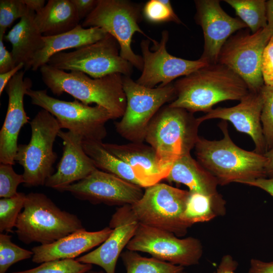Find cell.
Segmentation results:
<instances>
[{"label": "cell", "instance_id": "obj_34", "mask_svg": "<svg viewBox=\"0 0 273 273\" xmlns=\"http://www.w3.org/2000/svg\"><path fill=\"white\" fill-rule=\"evenodd\" d=\"M143 13L146 19L152 23L173 22L177 24L182 23L175 13L170 1H149L144 6Z\"/></svg>", "mask_w": 273, "mask_h": 273}, {"label": "cell", "instance_id": "obj_11", "mask_svg": "<svg viewBox=\"0 0 273 273\" xmlns=\"http://www.w3.org/2000/svg\"><path fill=\"white\" fill-rule=\"evenodd\" d=\"M48 64L64 71H80L94 78L113 73L130 76L133 67L120 56L117 40L109 33L102 39L75 51L55 54Z\"/></svg>", "mask_w": 273, "mask_h": 273}, {"label": "cell", "instance_id": "obj_20", "mask_svg": "<svg viewBox=\"0 0 273 273\" xmlns=\"http://www.w3.org/2000/svg\"><path fill=\"white\" fill-rule=\"evenodd\" d=\"M62 140L63 154L57 170L46 180L45 186L60 191L78 182L98 169L82 147L83 138L72 132L59 131Z\"/></svg>", "mask_w": 273, "mask_h": 273}, {"label": "cell", "instance_id": "obj_14", "mask_svg": "<svg viewBox=\"0 0 273 273\" xmlns=\"http://www.w3.org/2000/svg\"><path fill=\"white\" fill-rule=\"evenodd\" d=\"M168 38V31H163L160 41L154 44V51L150 50V40L141 41L143 68L137 83L149 88L155 87L158 83L159 86H165L176 78L187 76L209 64L201 58L189 60L170 54L166 50Z\"/></svg>", "mask_w": 273, "mask_h": 273}, {"label": "cell", "instance_id": "obj_42", "mask_svg": "<svg viewBox=\"0 0 273 273\" xmlns=\"http://www.w3.org/2000/svg\"><path fill=\"white\" fill-rule=\"evenodd\" d=\"M248 273H273V262L252 259Z\"/></svg>", "mask_w": 273, "mask_h": 273}, {"label": "cell", "instance_id": "obj_28", "mask_svg": "<svg viewBox=\"0 0 273 273\" xmlns=\"http://www.w3.org/2000/svg\"><path fill=\"white\" fill-rule=\"evenodd\" d=\"M225 201L221 195L210 197L190 192L184 212V220L190 227L196 223L209 221L225 213Z\"/></svg>", "mask_w": 273, "mask_h": 273}, {"label": "cell", "instance_id": "obj_46", "mask_svg": "<svg viewBox=\"0 0 273 273\" xmlns=\"http://www.w3.org/2000/svg\"><path fill=\"white\" fill-rule=\"evenodd\" d=\"M29 10L35 13L41 11L45 6L44 0H23Z\"/></svg>", "mask_w": 273, "mask_h": 273}, {"label": "cell", "instance_id": "obj_19", "mask_svg": "<svg viewBox=\"0 0 273 273\" xmlns=\"http://www.w3.org/2000/svg\"><path fill=\"white\" fill-rule=\"evenodd\" d=\"M262 104L260 91H250L238 105L228 108H212L198 119L201 123L215 118L231 122L238 131L252 138L255 145L254 152L263 155L267 149L261 122Z\"/></svg>", "mask_w": 273, "mask_h": 273}, {"label": "cell", "instance_id": "obj_25", "mask_svg": "<svg viewBox=\"0 0 273 273\" xmlns=\"http://www.w3.org/2000/svg\"><path fill=\"white\" fill-rule=\"evenodd\" d=\"M165 179L184 184L191 192L210 197L221 195L217 191V179L192 158L190 153L180 156L174 162Z\"/></svg>", "mask_w": 273, "mask_h": 273}, {"label": "cell", "instance_id": "obj_5", "mask_svg": "<svg viewBox=\"0 0 273 273\" xmlns=\"http://www.w3.org/2000/svg\"><path fill=\"white\" fill-rule=\"evenodd\" d=\"M15 232L25 244H48L74 232L84 229L75 214L59 208L48 196L40 193L26 195L18 218Z\"/></svg>", "mask_w": 273, "mask_h": 273}, {"label": "cell", "instance_id": "obj_4", "mask_svg": "<svg viewBox=\"0 0 273 273\" xmlns=\"http://www.w3.org/2000/svg\"><path fill=\"white\" fill-rule=\"evenodd\" d=\"M201 123L193 113L169 105L162 107L151 121L145 141L155 150L159 165L167 176L174 162L195 148Z\"/></svg>", "mask_w": 273, "mask_h": 273}, {"label": "cell", "instance_id": "obj_3", "mask_svg": "<svg viewBox=\"0 0 273 273\" xmlns=\"http://www.w3.org/2000/svg\"><path fill=\"white\" fill-rule=\"evenodd\" d=\"M45 85L57 96L66 93L83 104L106 109L115 119L122 118L126 106L123 75L113 73L94 78L78 71L67 72L48 64L39 68Z\"/></svg>", "mask_w": 273, "mask_h": 273}, {"label": "cell", "instance_id": "obj_35", "mask_svg": "<svg viewBox=\"0 0 273 273\" xmlns=\"http://www.w3.org/2000/svg\"><path fill=\"white\" fill-rule=\"evenodd\" d=\"M260 91L263 99L261 122L267 151L273 146V85H264Z\"/></svg>", "mask_w": 273, "mask_h": 273}, {"label": "cell", "instance_id": "obj_40", "mask_svg": "<svg viewBox=\"0 0 273 273\" xmlns=\"http://www.w3.org/2000/svg\"><path fill=\"white\" fill-rule=\"evenodd\" d=\"M78 18L80 20L85 19L96 8L98 0H71Z\"/></svg>", "mask_w": 273, "mask_h": 273}, {"label": "cell", "instance_id": "obj_36", "mask_svg": "<svg viewBox=\"0 0 273 273\" xmlns=\"http://www.w3.org/2000/svg\"><path fill=\"white\" fill-rule=\"evenodd\" d=\"M29 12L23 0L0 1V35H5L8 28Z\"/></svg>", "mask_w": 273, "mask_h": 273}, {"label": "cell", "instance_id": "obj_24", "mask_svg": "<svg viewBox=\"0 0 273 273\" xmlns=\"http://www.w3.org/2000/svg\"><path fill=\"white\" fill-rule=\"evenodd\" d=\"M35 14L29 10L4 36L5 40L12 44L11 53L15 65L23 63L25 71L29 69L34 55L42 48L44 43L43 35L35 22Z\"/></svg>", "mask_w": 273, "mask_h": 273}, {"label": "cell", "instance_id": "obj_37", "mask_svg": "<svg viewBox=\"0 0 273 273\" xmlns=\"http://www.w3.org/2000/svg\"><path fill=\"white\" fill-rule=\"evenodd\" d=\"M24 183L23 174L17 173L12 165L1 163L0 164V197L10 198L17 194L18 186Z\"/></svg>", "mask_w": 273, "mask_h": 273}, {"label": "cell", "instance_id": "obj_15", "mask_svg": "<svg viewBox=\"0 0 273 273\" xmlns=\"http://www.w3.org/2000/svg\"><path fill=\"white\" fill-rule=\"evenodd\" d=\"M60 192H69L75 197L94 204L120 207L134 204L144 193L141 187L98 169Z\"/></svg>", "mask_w": 273, "mask_h": 273}, {"label": "cell", "instance_id": "obj_12", "mask_svg": "<svg viewBox=\"0 0 273 273\" xmlns=\"http://www.w3.org/2000/svg\"><path fill=\"white\" fill-rule=\"evenodd\" d=\"M271 37L267 26L254 33L239 30L223 46L217 63L239 75L250 92H258L264 85L261 73L263 53Z\"/></svg>", "mask_w": 273, "mask_h": 273}, {"label": "cell", "instance_id": "obj_27", "mask_svg": "<svg viewBox=\"0 0 273 273\" xmlns=\"http://www.w3.org/2000/svg\"><path fill=\"white\" fill-rule=\"evenodd\" d=\"M102 142L83 140L82 147L99 170L114 174L127 181L141 186L131 167L108 152Z\"/></svg>", "mask_w": 273, "mask_h": 273}, {"label": "cell", "instance_id": "obj_39", "mask_svg": "<svg viewBox=\"0 0 273 273\" xmlns=\"http://www.w3.org/2000/svg\"><path fill=\"white\" fill-rule=\"evenodd\" d=\"M4 36L0 35V74L8 72L16 66L11 53L4 44Z\"/></svg>", "mask_w": 273, "mask_h": 273}, {"label": "cell", "instance_id": "obj_10", "mask_svg": "<svg viewBox=\"0 0 273 273\" xmlns=\"http://www.w3.org/2000/svg\"><path fill=\"white\" fill-rule=\"evenodd\" d=\"M26 95L31 104L52 114L61 128L80 135L83 140L102 142L106 136L105 124L113 119L106 109L86 105L76 99L72 102L61 100L49 96L46 89L31 88Z\"/></svg>", "mask_w": 273, "mask_h": 273}, {"label": "cell", "instance_id": "obj_48", "mask_svg": "<svg viewBox=\"0 0 273 273\" xmlns=\"http://www.w3.org/2000/svg\"><path fill=\"white\" fill-rule=\"evenodd\" d=\"M84 273H106L105 271L101 270V271H94L92 270V269L84 272Z\"/></svg>", "mask_w": 273, "mask_h": 273}, {"label": "cell", "instance_id": "obj_44", "mask_svg": "<svg viewBox=\"0 0 273 273\" xmlns=\"http://www.w3.org/2000/svg\"><path fill=\"white\" fill-rule=\"evenodd\" d=\"M24 66L23 63H20L11 70L0 74V96L2 95L4 89L6 88L9 81L22 68H24Z\"/></svg>", "mask_w": 273, "mask_h": 273}, {"label": "cell", "instance_id": "obj_26", "mask_svg": "<svg viewBox=\"0 0 273 273\" xmlns=\"http://www.w3.org/2000/svg\"><path fill=\"white\" fill-rule=\"evenodd\" d=\"M35 22L43 36L68 32L79 24L75 7L71 0H49L35 13Z\"/></svg>", "mask_w": 273, "mask_h": 273}, {"label": "cell", "instance_id": "obj_21", "mask_svg": "<svg viewBox=\"0 0 273 273\" xmlns=\"http://www.w3.org/2000/svg\"><path fill=\"white\" fill-rule=\"evenodd\" d=\"M112 232L109 226L94 232L84 229L72 233L53 243L39 245L32 248V260L36 263L66 259H76L80 254L100 245Z\"/></svg>", "mask_w": 273, "mask_h": 273}, {"label": "cell", "instance_id": "obj_41", "mask_svg": "<svg viewBox=\"0 0 273 273\" xmlns=\"http://www.w3.org/2000/svg\"><path fill=\"white\" fill-rule=\"evenodd\" d=\"M238 265V262L229 255H224L221 259L220 263L213 273H236Z\"/></svg>", "mask_w": 273, "mask_h": 273}, {"label": "cell", "instance_id": "obj_13", "mask_svg": "<svg viewBox=\"0 0 273 273\" xmlns=\"http://www.w3.org/2000/svg\"><path fill=\"white\" fill-rule=\"evenodd\" d=\"M126 248L147 253L155 258L184 267L198 264L203 255L199 239L179 238L168 231L140 223Z\"/></svg>", "mask_w": 273, "mask_h": 273}, {"label": "cell", "instance_id": "obj_47", "mask_svg": "<svg viewBox=\"0 0 273 273\" xmlns=\"http://www.w3.org/2000/svg\"><path fill=\"white\" fill-rule=\"evenodd\" d=\"M267 27L273 36V0L266 1Z\"/></svg>", "mask_w": 273, "mask_h": 273}, {"label": "cell", "instance_id": "obj_31", "mask_svg": "<svg viewBox=\"0 0 273 273\" xmlns=\"http://www.w3.org/2000/svg\"><path fill=\"white\" fill-rule=\"evenodd\" d=\"M26 195L18 192L10 198L0 200V232H10L15 227L18 216L24 208Z\"/></svg>", "mask_w": 273, "mask_h": 273}, {"label": "cell", "instance_id": "obj_33", "mask_svg": "<svg viewBox=\"0 0 273 273\" xmlns=\"http://www.w3.org/2000/svg\"><path fill=\"white\" fill-rule=\"evenodd\" d=\"M92 269V264L66 259L44 262L36 267L13 273H84Z\"/></svg>", "mask_w": 273, "mask_h": 273}, {"label": "cell", "instance_id": "obj_30", "mask_svg": "<svg viewBox=\"0 0 273 273\" xmlns=\"http://www.w3.org/2000/svg\"><path fill=\"white\" fill-rule=\"evenodd\" d=\"M237 16L254 33L267 26L266 1L265 0H225Z\"/></svg>", "mask_w": 273, "mask_h": 273}, {"label": "cell", "instance_id": "obj_22", "mask_svg": "<svg viewBox=\"0 0 273 273\" xmlns=\"http://www.w3.org/2000/svg\"><path fill=\"white\" fill-rule=\"evenodd\" d=\"M110 153L132 169L141 187L147 188L165 179L167 175L161 169L155 150L144 143L125 144L102 143Z\"/></svg>", "mask_w": 273, "mask_h": 273}, {"label": "cell", "instance_id": "obj_7", "mask_svg": "<svg viewBox=\"0 0 273 273\" xmlns=\"http://www.w3.org/2000/svg\"><path fill=\"white\" fill-rule=\"evenodd\" d=\"M141 18L140 7L128 1L98 0L94 10L84 19V28L99 27L112 35L120 47V55L133 66L142 71V56L131 49L132 39L135 32L144 35L154 44L158 41L147 35L139 26Z\"/></svg>", "mask_w": 273, "mask_h": 273}, {"label": "cell", "instance_id": "obj_16", "mask_svg": "<svg viewBox=\"0 0 273 273\" xmlns=\"http://www.w3.org/2000/svg\"><path fill=\"white\" fill-rule=\"evenodd\" d=\"M195 20L203 30L204 39L201 58L215 64L220 50L229 37L236 31L247 28L240 19L228 15L217 0L195 1Z\"/></svg>", "mask_w": 273, "mask_h": 273}, {"label": "cell", "instance_id": "obj_32", "mask_svg": "<svg viewBox=\"0 0 273 273\" xmlns=\"http://www.w3.org/2000/svg\"><path fill=\"white\" fill-rule=\"evenodd\" d=\"M12 236L3 233L0 234V273H6L14 264L32 258L31 250L23 249L11 240Z\"/></svg>", "mask_w": 273, "mask_h": 273}, {"label": "cell", "instance_id": "obj_2", "mask_svg": "<svg viewBox=\"0 0 273 273\" xmlns=\"http://www.w3.org/2000/svg\"><path fill=\"white\" fill-rule=\"evenodd\" d=\"M225 121L219 124L223 134L221 140L210 141L199 137L195 146L198 162L222 186L266 178V158L237 146L230 136Z\"/></svg>", "mask_w": 273, "mask_h": 273}, {"label": "cell", "instance_id": "obj_8", "mask_svg": "<svg viewBox=\"0 0 273 273\" xmlns=\"http://www.w3.org/2000/svg\"><path fill=\"white\" fill-rule=\"evenodd\" d=\"M123 88L126 106L120 121L115 123L117 132L130 142L143 143L149 124L163 105L176 98L174 84L149 88L123 75Z\"/></svg>", "mask_w": 273, "mask_h": 273}, {"label": "cell", "instance_id": "obj_45", "mask_svg": "<svg viewBox=\"0 0 273 273\" xmlns=\"http://www.w3.org/2000/svg\"><path fill=\"white\" fill-rule=\"evenodd\" d=\"M263 155L267 159L265 169L266 177V178H273V146Z\"/></svg>", "mask_w": 273, "mask_h": 273}, {"label": "cell", "instance_id": "obj_43", "mask_svg": "<svg viewBox=\"0 0 273 273\" xmlns=\"http://www.w3.org/2000/svg\"><path fill=\"white\" fill-rule=\"evenodd\" d=\"M243 184L255 187L265 191L273 197V178H260L246 181Z\"/></svg>", "mask_w": 273, "mask_h": 273}, {"label": "cell", "instance_id": "obj_29", "mask_svg": "<svg viewBox=\"0 0 273 273\" xmlns=\"http://www.w3.org/2000/svg\"><path fill=\"white\" fill-rule=\"evenodd\" d=\"M120 257L126 273H184V267L159 260L142 256L136 251L127 250Z\"/></svg>", "mask_w": 273, "mask_h": 273}, {"label": "cell", "instance_id": "obj_38", "mask_svg": "<svg viewBox=\"0 0 273 273\" xmlns=\"http://www.w3.org/2000/svg\"><path fill=\"white\" fill-rule=\"evenodd\" d=\"M261 73L264 84L273 85V36L264 48L261 63Z\"/></svg>", "mask_w": 273, "mask_h": 273}, {"label": "cell", "instance_id": "obj_6", "mask_svg": "<svg viewBox=\"0 0 273 273\" xmlns=\"http://www.w3.org/2000/svg\"><path fill=\"white\" fill-rule=\"evenodd\" d=\"M31 135L27 144L18 145L15 162L23 169L27 187L45 186L54 173L57 155L53 145L61 128L57 119L44 109L39 111L30 122Z\"/></svg>", "mask_w": 273, "mask_h": 273}, {"label": "cell", "instance_id": "obj_23", "mask_svg": "<svg viewBox=\"0 0 273 273\" xmlns=\"http://www.w3.org/2000/svg\"><path fill=\"white\" fill-rule=\"evenodd\" d=\"M99 27L84 28L80 24L73 29L60 34L43 36V46L34 55L30 63L29 69L36 71L48 64L55 54L73 48L78 49L94 43L107 34Z\"/></svg>", "mask_w": 273, "mask_h": 273}, {"label": "cell", "instance_id": "obj_17", "mask_svg": "<svg viewBox=\"0 0 273 273\" xmlns=\"http://www.w3.org/2000/svg\"><path fill=\"white\" fill-rule=\"evenodd\" d=\"M139 224L131 205L120 206L110 220L109 226L112 232L107 239L94 250L76 259L83 263L98 265L106 273H116L117 260L133 237Z\"/></svg>", "mask_w": 273, "mask_h": 273}, {"label": "cell", "instance_id": "obj_9", "mask_svg": "<svg viewBox=\"0 0 273 273\" xmlns=\"http://www.w3.org/2000/svg\"><path fill=\"white\" fill-rule=\"evenodd\" d=\"M189 194V191L158 183L146 188L131 207L139 223L183 237L190 227L183 218Z\"/></svg>", "mask_w": 273, "mask_h": 273}, {"label": "cell", "instance_id": "obj_1", "mask_svg": "<svg viewBox=\"0 0 273 273\" xmlns=\"http://www.w3.org/2000/svg\"><path fill=\"white\" fill-rule=\"evenodd\" d=\"M173 84L176 98L168 105L192 113H207L221 101H240L250 92L239 75L218 63L201 68Z\"/></svg>", "mask_w": 273, "mask_h": 273}, {"label": "cell", "instance_id": "obj_18", "mask_svg": "<svg viewBox=\"0 0 273 273\" xmlns=\"http://www.w3.org/2000/svg\"><path fill=\"white\" fill-rule=\"evenodd\" d=\"M25 70L18 72L9 81L6 90L8 95V106L6 118L0 131V162L15 164L18 149V138L21 128L28 122L24 107V97L31 89L32 82L24 77Z\"/></svg>", "mask_w": 273, "mask_h": 273}]
</instances>
